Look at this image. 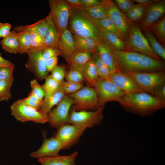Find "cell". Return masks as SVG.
Instances as JSON below:
<instances>
[{
  "label": "cell",
  "mask_w": 165,
  "mask_h": 165,
  "mask_svg": "<svg viewBox=\"0 0 165 165\" xmlns=\"http://www.w3.org/2000/svg\"><path fill=\"white\" fill-rule=\"evenodd\" d=\"M113 53L119 70L125 72L131 71L143 54L120 50H113Z\"/></svg>",
  "instance_id": "obj_15"
},
{
  "label": "cell",
  "mask_w": 165,
  "mask_h": 165,
  "mask_svg": "<svg viewBox=\"0 0 165 165\" xmlns=\"http://www.w3.org/2000/svg\"><path fill=\"white\" fill-rule=\"evenodd\" d=\"M82 8H88L102 4L103 0H80Z\"/></svg>",
  "instance_id": "obj_48"
},
{
  "label": "cell",
  "mask_w": 165,
  "mask_h": 165,
  "mask_svg": "<svg viewBox=\"0 0 165 165\" xmlns=\"http://www.w3.org/2000/svg\"><path fill=\"white\" fill-rule=\"evenodd\" d=\"M14 67H0V80H14L13 73Z\"/></svg>",
  "instance_id": "obj_43"
},
{
  "label": "cell",
  "mask_w": 165,
  "mask_h": 165,
  "mask_svg": "<svg viewBox=\"0 0 165 165\" xmlns=\"http://www.w3.org/2000/svg\"><path fill=\"white\" fill-rule=\"evenodd\" d=\"M62 85L65 94H69L76 92L83 87L82 83H77L67 81H64Z\"/></svg>",
  "instance_id": "obj_42"
},
{
  "label": "cell",
  "mask_w": 165,
  "mask_h": 165,
  "mask_svg": "<svg viewBox=\"0 0 165 165\" xmlns=\"http://www.w3.org/2000/svg\"><path fill=\"white\" fill-rule=\"evenodd\" d=\"M50 14L57 29L59 37L66 29L72 7L64 0H49Z\"/></svg>",
  "instance_id": "obj_6"
},
{
  "label": "cell",
  "mask_w": 165,
  "mask_h": 165,
  "mask_svg": "<svg viewBox=\"0 0 165 165\" xmlns=\"http://www.w3.org/2000/svg\"><path fill=\"white\" fill-rule=\"evenodd\" d=\"M103 1L102 4L82 8L89 16L95 19L100 20L106 18L108 17V15Z\"/></svg>",
  "instance_id": "obj_33"
},
{
  "label": "cell",
  "mask_w": 165,
  "mask_h": 165,
  "mask_svg": "<svg viewBox=\"0 0 165 165\" xmlns=\"http://www.w3.org/2000/svg\"><path fill=\"white\" fill-rule=\"evenodd\" d=\"M108 17L112 21L124 40L127 39L132 24L126 15L116 5L113 1L104 0Z\"/></svg>",
  "instance_id": "obj_10"
},
{
  "label": "cell",
  "mask_w": 165,
  "mask_h": 165,
  "mask_svg": "<svg viewBox=\"0 0 165 165\" xmlns=\"http://www.w3.org/2000/svg\"><path fill=\"white\" fill-rule=\"evenodd\" d=\"M154 96L165 101V84L156 87L155 90Z\"/></svg>",
  "instance_id": "obj_49"
},
{
  "label": "cell",
  "mask_w": 165,
  "mask_h": 165,
  "mask_svg": "<svg viewBox=\"0 0 165 165\" xmlns=\"http://www.w3.org/2000/svg\"><path fill=\"white\" fill-rule=\"evenodd\" d=\"M30 85L31 89L30 93L39 100L42 101L45 93L42 86L35 79L30 81Z\"/></svg>",
  "instance_id": "obj_40"
},
{
  "label": "cell",
  "mask_w": 165,
  "mask_h": 165,
  "mask_svg": "<svg viewBox=\"0 0 165 165\" xmlns=\"http://www.w3.org/2000/svg\"><path fill=\"white\" fill-rule=\"evenodd\" d=\"M113 50L105 44L99 45L96 51L97 54L104 64L109 69L111 74L119 71Z\"/></svg>",
  "instance_id": "obj_21"
},
{
  "label": "cell",
  "mask_w": 165,
  "mask_h": 165,
  "mask_svg": "<svg viewBox=\"0 0 165 165\" xmlns=\"http://www.w3.org/2000/svg\"><path fill=\"white\" fill-rule=\"evenodd\" d=\"M84 131L67 123L57 129L54 136L61 143L63 149H68L78 142Z\"/></svg>",
  "instance_id": "obj_12"
},
{
  "label": "cell",
  "mask_w": 165,
  "mask_h": 165,
  "mask_svg": "<svg viewBox=\"0 0 165 165\" xmlns=\"http://www.w3.org/2000/svg\"><path fill=\"white\" fill-rule=\"evenodd\" d=\"M45 79V83L42 86L45 92V95L56 90L61 83L56 81L51 75H48Z\"/></svg>",
  "instance_id": "obj_37"
},
{
  "label": "cell",
  "mask_w": 165,
  "mask_h": 165,
  "mask_svg": "<svg viewBox=\"0 0 165 165\" xmlns=\"http://www.w3.org/2000/svg\"><path fill=\"white\" fill-rule=\"evenodd\" d=\"M95 57V60L94 61H94L97 70L105 65V64L99 57L98 54Z\"/></svg>",
  "instance_id": "obj_53"
},
{
  "label": "cell",
  "mask_w": 165,
  "mask_h": 165,
  "mask_svg": "<svg viewBox=\"0 0 165 165\" xmlns=\"http://www.w3.org/2000/svg\"><path fill=\"white\" fill-rule=\"evenodd\" d=\"M17 102L31 107L39 110L42 101L37 98L30 93L28 97L20 99L16 101Z\"/></svg>",
  "instance_id": "obj_39"
},
{
  "label": "cell",
  "mask_w": 165,
  "mask_h": 165,
  "mask_svg": "<svg viewBox=\"0 0 165 165\" xmlns=\"http://www.w3.org/2000/svg\"><path fill=\"white\" fill-rule=\"evenodd\" d=\"M108 79L126 94L145 92L133 78L126 72L117 71L111 73Z\"/></svg>",
  "instance_id": "obj_14"
},
{
  "label": "cell",
  "mask_w": 165,
  "mask_h": 165,
  "mask_svg": "<svg viewBox=\"0 0 165 165\" xmlns=\"http://www.w3.org/2000/svg\"><path fill=\"white\" fill-rule=\"evenodd\" d=\"M93 53L78 51L67 61L70 66L81 67L85 65L92 58Z\"/></svg>",
  "instance_id": "obj_29"
},
{
  "label": "cell",
  "mask_w": 165,
  "mask_h": 165,
  "mask_svg": "<svg viewBox=\"0 0 165 165\" xmlns=\"http://www.w3.org/2000/svg\"><path fill=\"white\" fill-rule=\"evenodd\" d=\"M68 96L72 100V109L76 111L98 108V96L94 87H83L76 92Z\"/></svg>",
  "instance_id": "obj_7"
},
{
  "label": "cell",
  "mask_w": 165,
  "mask_h": 165,
  "mask_svg": "<svg viewBox=\"0 0 165 165\" xmlns=\"http://www.w3.org/2000/svg\"><path fill=\"white\" fill-rule=\"evenodd\" d=\"M78 152L75 151L68 155H59L38 159L41 165H75Z\"/></svg>",
  "instance_id": "obj_22"
},
{
  "label": "cell",
  "mask_w": 165,
  "mask_h": 165,
  "mask_svg": "<svg viewBox=\"0 0 165 165\" xmlns=\"http://www.w3.org/2000/svg\"><path fill=\"white\" fill-rule=\"evenodd\" d=\"M98 77L101 79H108L111 74L109 68L105 65L97 70Z\"/></svg>",
  "instance_id": "obj_50"
},
{
  "label": "cell",
  "mask_w": 165,
  "mask_h": 165,
  "mask_svg": "<svg viewBox=\"0 0 165 165\" xmlns=\"http://www.w3.org/2000/svg\"><path fill=\"white\" fill-rule=\"evenodd\" d=\"M104 106L103 105L94 111H76L72 109L69 114L68 123L84 130L98 125L103 119Z\"/></svg>",
  "instance_id": "obj_4"
},
{
  "label": "cell",
  "mask_w": 165,
  "mask_h": 165,
  "mask_svg": "<svg viewBox=\"0 0 165 165\" xmlns=\"http://www.w3.org/2000/svg\"><path fill=\"white\" fill-rule=\"evenodd\" d=\"M125 42L127 51L145 54L158 61L162 59L151 48L139 26L137 24H132Z\"/></svg>",
  "instance_id": "obj_3"
},
{
  "label": "cell",
  "mask_w": 165,
  "mask_h": 165,
  "mask_svg": "<svg viewBox=\"0 0 165 165\" xmlns=\"http://www.w3.org/2000/svg\"><path fill=\"white\" fill-rule=\"evenodd\" d=\"M78 68H79L82 71L85 81L87 82L90 87L94 86L99 77L97 70L94 60L92 59L84 66Z\"/></svg>",
  "instance_id": "obj_27"
},
{
  "label": "cell",
  "mask_w": 165,
  "mask_h": 165,
  "mask_svg": "<svg viewBox=\"0 0 165 165\" xmlns=\"http://www.w3.org/2000/svg\"><path fill=\"white\" fill-rule=\"evenodd\" d=\"M165 12V0L157 1L149 5L141 23V28L144 31L149 26L159 20Z\"/></svg>",
  "instance_id": "obj_17"
},
{
  "label": "cell",
  "mask_w": 165,
  "mask_h": 165,
  "mask_svg": "<svg viewBox=\"0 0 165 165\" xmlns=\"http://www.w3.org/2000/svg\"><path fill=\"white\" fill-rule=\"evenodd\" d=\"M62 149L63 148L61 143L54 136L49 138L44 136L41 147L31 153L30 156L32 158L38 159L55 156L59 155V151Z\"/></svg>",
  "instance_id": "obj_16"
},
{
  "label": "cell",
  "mask_w": 165,
  "mask_h": 165,
  "mask_svg": "<svg viewBox=\"0 0 165 165\" xmlns=\"http://www.w3.org/2000/svg\"><path fill=\"white\" fill-rule=\"evenodd\" d=\"M120 104L127 111L141 116H147L163 108L165 101L143 92L125 94Z\"/></svg>",
  "instance_id": "obj_2"
},
{
  "label": "cell",
  "mask_w": 165,
  "mask_h": 165,
  "mask_svg": "<svg viewBox=\"0 0 165 165\" xmlns=\"http://www.w3.org/2000/svg\"><path fill=\"white\" fill-rule=\"evenodd\" d=\"M11 113L19 121H31L43 123L48 122V115L28 105L14 102L10 107Z\"/></svg>",
  "instance_id": "obj_9"
},
{
  "label": "cell",
  "mask_w": 165,
  "mask_h": 165,
  "mask_svg": "<svg viewBox=\"0 0 165 165\" xmlns=\"http://www.w3.org/2000/svg\"><path fill=\"white\" fill-rule=\"evenodd\" d=\"M145 37L155 53L161 58L165 59V48L157 40L154 35L149 30L144 31Z\"/></svg>",
  "instance_id": "obj_31"
},
{
  "label": "cell",
  "mask_w": 165,
  "mask_h": 165,
  "mask_svg": "<svg viewBox=\"0 0 165 165\" xmlns=\"http://www.w3.org/2000/svg\"><path fill=\"white\" fill-rule=\"evenodd\" d=\"M17 37L19 46V53L20 54L26 53L30 49V33L24 30L13 29Z\"/></svg>",
  "instance_id": "obj_30"
},
{
  "label": "cell",
  "mask_w": 165,
  "mask_h": 165,
  "mask_svg": "<svg viewBox=\"0 0 165 165\" xmlns=\"http://www.w3.org/2000/svg\"><path fill=\"white\" fill-rule=\"evenodd\" d=\"M69 22L70 31L74 35L90 38L99 45H107L102 36L101 27L82 8H72Z\"/></svg>",
  "instance_id": "obj_1"
},
{
  "label": "cell",
  "mask_w": 165,
  "mask_h": 165,
  "mask_svg": "<svg viewBox=\"0 0 165 165\" xmlns=\"http://www.w3.org/2000/svg\"><path fill=\"white\" fill-rule=\"evenodd\" d=\"M12 25L9 23L0 22V38H4L10 33Z\"/></svg>",
  "instance_id": "obj_46"
},
{
  "label": "cell",
  "mask_w": 165,
  "mask_h": 165,
  "mask_svg": "<svg viewBox=\"0 0 165 165\" xmlns=\"http://www.w3.org/2000/svg\"><path fill=\"white\" fill-rule=\"evenodd\" d=\"M46 18L47 29L44 38L45 45L46 47L58 48L59 37L56 27L49 13Z\"/></svg>",
  "instance_id": "obj_23"
},
{
  "label": "cell",
  "mask_w": 165,
  "mask_h": 165,
  "mask_svg": "<svg viewBox=\"0 0 165 165\" xmlns=\"http://www.w3.org/2000/svg\"><path fill=\"white\" fill-rule=\"evenodd\" d=\"M76 47L79 51L94 53L99 45L94 39L89 37L73 35Z\"/></svg>",
  "instance_id": "obj_25"
},
{
  "label": "cell",
  "mask_w": 165,
  "mask_h": 165,
  "mask_svg": "<svg viewBox=\"0 0 165 165\" xmlns=\"http://www.w3.org/2000/svg\"><path fill=\"white\" fill-rule=\"evenodd\" d=\"M126 73L133 78L143 91L153 94L156 87L165 84V74L163 71Z\"/></svg>",
  "instance_id": "obj_8"
},
{
  "label": "cell",
  "mask_w": 165,
  "mask_h": 165,
  "mask_svg": "<svg viewBox=\"0 0 165 165\" xmlns=\"http://www.w3.org/2000/svg\"><path fill=\"white\" fill-rule=\"evenodd\" d=\"M113 1L118 8L124 13H127L136 5L132 0H115Z\"/></svg>",
  "instance_id": "obj_44"
},
{
  "label": "cell",
  "mask_w": 165,
  "mask_h": 165,
  "mask_svg": "<svg viewBox=\"0 0 165 165\" xmlns=\"http://www.w3.org/2000/svg\"><path fill=\"white\" fill-rule=\"evenodd\" d=\"M29 32L30 46V50H43L46 47L44 38L35 33Z\"/></svg>",
  "instance_id": "obj_36"
},
{
  "label": "cell",
  "mask_w": 165,
  "mask_h": 165,
  "mask_svg": "<svg viewBox=\"0 0 165 165\" xmlns=\"http://www.w3.org/2000/svg\"><path fill=\"white\" fill-rule=\"evenodd\" d=\"M66 1L72 8H82L80 0H66Z\"/></svg>",
  "instance_id": "obj_51"
},
{
  "label": "cell",
  "mask_w": 165,
  "mask_h": 165,
  "mask_svg": "<svg viewBox=\"0 0 165 165\" xmlns=\"http://www.w3.org/2000/svg\"><path fill=\"white\" fill-rule=\"evenodd\" d=\"M2 66L14 67V65L13 63L2 57L0 53V67Z\"/></svg>",
  "instance_id": "obj_52"
},
{
  "label": "cell",
  "mask_w": 165,
  "mask_h": 165,
  "mask_svg": "<svg viewBox=\"0 0 165 165\" xmlns=\"http://www.w3.org/2000/svg\"><path fill=\"white\" fill-rule=\"evenodd\" d=\"M96 20L101 28L107 31L116 35L124 41L123 37L115 25L108 17L100 20Z\"/></svg>",
  "instance_id": "obj_35"
},
{
  "label": "cell",
  "mask_w": 165,
  "mask_h": 165,
  "mask_svg": "<svg viewBox=\"0 0 165 165\" xmlns=\"http://www.w3.org/2000/svg\"><path fill=\"white\" fill-rule=\"evenodd\" d=\"M101 31L104 40L112 50L127 51L126 42L124 40L102 28Z\"/></svg>",
  "instance_id": "obj_24"
},
{
  "label": "cell",
  "mask_w": 165,
  "mask_h": 165,
  "mask_svg": "<svg viewBox=\"0 0 165 165\" xmlns=\"http://www.w3.org/2000/svg\"><path fill=\"white\" fill-rule=\"evenodd\" d=\"M59 55H62V54L58 48L46 47L42 51V57L45 61L49 58Z\"/></svg>",
  "instance_id": "obj_45"
},
{
  "label": "cell",
  "mask_w": 165,
  "mask_h": 165,
  "mask_svg": "<svg viewBox=\"0 0 165 165\" xmlns=\"http://www.w3.org/2000/svg\"><path fill=\"white\" fill-rule=\"evenodd\" d=\"M14 80H0V101H7L11 97L10 88Z\"/></svg>",
  "instance_id": "obj_38"
},
{
  "label": "cell",
  "mask_w": 165,
  "mask_h": 165,
  "mask_svg": "<svg viewBox=\"0 0 165 165\" xmlns=\"http://www.w3.org/2000/svg\"><path fill=\"white\" fill-rule=\"evenodd\" d=\"M42 51L29 50L26 53L28 55V60L25 66L39 80L45 79L48 75L49 73L47 70L45 61L42 57Z\"/></svg>",
  "instance_id": "obj_13"
},
{
  "label": "cell",
  "mask_w": 165,
  "mask_h": 165,
  "mask_svg": "<svg viewBox=\"0 0 165 165\" xmlns=\"http://www.w3.org/2000/svg\"><path fill=\"white\" fill-rule=\"evenodd\" d=\"M94 87L98 96V108L111 101L120 104L126 94L108 79L99 78Z\"/></svg>",
  "instance_id": "obj_5"
},
{
  "label": "cell",
  "mask_w": 165,
  "mask_h": 165,
  "mask_svg": "<svg viewBox=\"0 0 165 165\" xmlns=\"http://www.w3.org/2000/svg\"><path fill=\"white\" fill-rule=\"evenodd\" d=\"M13 29L24 30L30 32L35 33L44 38L47 29L46 18L41 19L31 24L15 26Z\"/></svg>",
  "instance_id": "obj_26"
},
{
  "label": "cell",
  "mask_w": 165,
  "mask_h": 165,
  "mask_svg": "<svg viewBox=\"0 0 165 165\" xmlns=\"http://www.w3.org/2000/svg\"><path fill=\"white\" fill-rule=\"evenodd\" d=\"M157 0H133L132 1L137 4L143 5H149L152 3L156 2Z\"/></svg>",
  "instance_id": "obj_54"
},
{
  "label": "cell",
  "mask_w": 165,
  "mask_h": 165,
  "mask_svg": "<svg viewBox=\"0 0 165 165\" xmlns=\"http://www.w3.org/2000/svg\"><path fill=\"white\" fill-rule=\"evenodd\" d=\"M164 63L142 54L141 58L130 72H149L163 71Z\"/></svg>",
  "instance_id": "obj_19"
},
{
  "label": "cell",
  "mask_w": 165,
  "mask_h": 165,
  "mask_svg": "<svg viewBox=\"0 0 165 165\" xmlns=\"http://www.w3.org/2000/svg\"><path fill=\"white\" fill-rule=\"evenodd\" d=\"M58 48L67 61L78 51L72 32L68 28L62 32L59 37Z\"/></svg>",
  "instance_id": "obj_18"
},
{
  "label": "cell",
  "mask_w": 165,
  "mask_h": 165,
  "mask_svg": "<svg viewBox=\"0 0 165 165\" xmlns=\"http://www.w3.org/2000/svg\"><path fill=\"white\" fill-rule=\"evenodd\" d=\"M147 30L157 37L163 44L165 43V16L150 25Z\"/></svg>",
  "instance_id": "obj_32"
},
{
  "label": "cell",
  "mask_w": 165,
  "mask_h": 165,
  "mask_svg": "<svg viewBox=\"0 0 165 165\" xmlns=\"http://www.w3.org/2000/svg\"><path fill=\"white\" fill-rule=\"evenodd\" d=\"M58 60V56H55L45 61L47 70L48 72H51L57 65Z\"/></svg>",
  "instance_id": "obj_47"
},
{
  "label": "cell",
  "mask_w": 165,
  "mask_h": 165,
  "mask_svg": "<svg viewBox=\"0 0 165 165\" xmlns=\"http://www.w3.org/2000/svg\"><path fill=\"white\" fill-rule=\"evenodd\" d=\"M66 81L77 83H82L85 81L83 74L78 67L70 66L65 77Z\"/></svg>",
  "instance_id": "obj_34"
},
{
  "label": "cell",
  "mask_w": 165,
  "mask_h": 165,
  "mask_svg": "<svg viewBox=\"0 0 165 165\" xmlns=\"http://www.w3.org/2000/svg\"><path fill=\"white\" fill-rule=\"evenodd\" d=\"M51 75L56 81L60 83L64 82L66 73L65 68L62 66L57 65L50 72Z\"/></svg>",
  "instance_id": "obj_41"
},
{
  "label": "cell",
  "mask_w": 165,
  "mask_h": 165,
  "mask_svg": "<svg viewBox=\"0 0 165 165\" xmlns=\"http://www.w3.org/2000/svg\"><path fill=\"white\" fill-rule=\"evenodd\" d=\"M73 104L71 98L65 95L56 107L48 114L50 125L57 129L67 123L70 110Z\"/></svg>",
  "instance_id": "obj_11"
},
{
  "label": "cell",
  "mask_w": 165,
  "mask_h": 165,
  "mask_svg": "<svg viewBox=\"0 0 165 165\" xmlns=\"http://www.w3.org/2000/svg\"><path fill=\"white\" fill-rule=\"evenodd\" d=\"M0 44L2 49L6 52L14 54L19 53L18 42L15 32L13 30L8 35L3 38L0 41Z\"/></svg>",
  "instance_id": "obj_28"
},
{
  "label": "cell",
  "mask_w": 165,
  "mask_h": 165,
  "mask_svg": "<svg viewBox=\"0 0 165 165\" xmlns=\"http://www.w3.org/2000/svg\"><path fill=\"white\" fill-rule=\"evenodd\" d=\"M62 83L56 90L45 95L39 109L40 111L48 115L52 110V108L63 99L65 95Z\"/></svg>",
  "instance_id": "obj_20"
}]
</instances>
